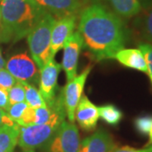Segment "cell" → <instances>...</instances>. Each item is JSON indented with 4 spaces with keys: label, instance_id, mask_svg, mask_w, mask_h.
<instances>
[{
    "label": "cell",
    "instance_id": "obj_1",
    "mask_svg": "<svg viewBox=\"0 0 152 152\" xmlns=\"http://www.w3.org/2000/svg\"><path fill=\"white\" fill-rule=\"evenodd\" d=\"M78 30L83 47L96 61L114 58L127 41L122 19L101 4H93L82 10Z\"/></svg>",
    "mask_w": 152,
    "mask_h": 152
},
{
    "label": "cell",
    "instance_id": "obj_2",
    "mask_svg": "<svg viewBox=\"0 0 152 152\" xmlns=\"http://www.w3.org/2000/svg\"><path fill=\"white\" fill-rule=\"evenodd\" d=\"M1 15L12 41L26 37L47 12L33 0H1Z\"/></svg>",
    "mask_w": 152,
    "mask_h": 152
},
{
    "label": "cell",
    "instance_id": "obj_3",
    "mask_svg": "<svg viewBox=\"0 0 152 152\" xmlns=\"http://www.w3.org/2000/svg\"><path fill=\"white\" fill-rule=\"evenodd\" d=\"M66 111L60 91L55 99V109L52 118L43 124L20 126L18 145L24 152H34L42 147L52 139L65 120Z\"/></svg>",
    "mask_w": 152,
    "mask_h": 152
},
{
    "label": "cell",
    "instance_id": "obj_4",
    "mask_svg": "<svg viewBox=\"0 0 152 152\" xmlns=\"http://www.w3.org/2000/svg\"><path fill=\"white\" fill-rule=\"evenodd\" d=\"M55 21L56 19L52 15L45 14L26 37L31 58L39 69L46 64L51 57V35Z\"/></svg>",
    "mask_w": 152,
    "mask_h": 152
},
{
    "label": "cell",
    "instance_id": "obj_5",
    "mask_svg": "<svg viewBox=\"0 0 152 152\" xmlns=\"http://www.w3.org/2000/svg\"><path fill=\"white\" fill-rule=\"evenodd\" d=\"M80 143L78 128L73 123L64 120L42 148L44 152H78Z\"/></svg>",
    "mask_w": 152,
    "mask_h": 152
},
{
    "label": "cell",
    "instance_id": "obj_6",
    "mask_svg": "<svg viewBox=\"0 0 152 152\" xmlns=\"http://www.w3.org/2000/svg\"><path fill=\"white\" fill-rule=\"evenodd\" d=\"M5 67L17 81L26 82L32 86L39 83L40 69L27 53L12 56L7 61Z\"/></svg>",
    "mask_w": 152,
    "mask_h": 152
},
{
    "label": "cell",
    "instance_id": "obj_7",
    "mask_svg": "<svg viewBox=\"0 0 152 152\" xmlns=\"http://www.w3.org/2000/svg\"><path fill=\"white\" fill-rule=\"evenodd\" d=\"M92 67L87 66L79 75H76L66 84L62 90L63 99L65 107L66 115L70 123L75 122V113L78 104L82 97V93L86 82L87 77L91 73Z\"/></svg>",
    "mask_w": 152,
    "mask_h": 152
},
{
    "label": "cell",
    "instance_id": "obj_8",
    "mask_svg": "<svg viewBox=\"0 0 152 152\" xmlns=\"http://www.w3.org/2000/svg\"><path fill=\"white\" fill-rule=\"evenodd\" d=\"M61 65L50 58L46 64L40 69L39 91L47 105L53 103L56 98V89Z\"/></svg>",
    "mask_w": 152,
    "mask_h": 152
},
{
    "label": "cell",
    "instance_id": "obj_9",
    "mask_svg": "<svg viewBox=\"0 0 152 152\" xmlns=\"http://www.w3.org/2000/svg\"><path fill=\"white\" fill-rule=\"evenodd\" d=\"M39 7L57 20L78 16L85 8L84 0H33Z\"/></svg>",
    "mask_w": 152,
    "mask_h": 152
},
{
    "label": "cell",
    "instance_id": "obj_10",
    "mask_svg": "<svg viewBox=\"0 0 152 152\" xmlns=\"http://www.w3.org/2000/svg\"><path fill=\"white\" fill-rule=\"evenodd\" d=\"M83 48V39L79 31H75L67 39L64 45L62 68L65 72L67 82L76 76L78 61Z\"/></svg>",
    "mask_w": 152,
    "mask_h": 152
},
{
    "label": "cell",
    "instance_id": "obj_11",
    "mask_svg": "<svg viewBox=\"0 0 152 152\" xmlns=\"http://www.w3.org/2000/svg\"><path fill=\"white\" fill-rule=\"evenodd\" d=\"M77 17L78 16L66 17L55 21L51 35L50 58H54L60 49L64 48L67 39L74 33L76 26Z\"/></svg>",
    "mask_w": 152,
    "mask_h": 152
},
{
    "label": "cell",
    "instance_id": "obj_12",
    "mask_svg": "<svg viewBox=\"0 0 152 152\" xmlns=\"http://www.w3.org/2000/svg\"><path fill=\"white\" fill-rule=\"evenodd\" d=\"M117 147L107 131L98 129L80 143L78 152H113Z\"/></svg>",
    "mask_w": 152,
    "mask_h": 152
},
{
    "label": "cell",
    "instance_id": "obj_13",
    "mask_svg": "<svg viewBox=\"0 0 152 152\" xmlns=\"http://www.w3.org/2000/svg\"><path fill=\"white\" fill-rule=\"evenodd\" d=\"M75 118H76L82 129L93 130L96 127L99 119L98 107L87 98L86 96H83L76 107Z\"/></svg>",
    "mask_w": 152,
    "mask_h": 152
},
{
    "label": "cell",
    "instance_id": "obj_14",
    "mask_svg": "<svg viewBox=\"0 0 152 152\" xmlns=\"http://www.w3.org/2000/svg\"><path fill=\"white\" fill-rule=\"evenodd\" d=\"M54 109L55 100L53 103L48 105V107H42L38 108H31L28 107V108L22 115L21 118L17 123V124L20 126L43 124L52 118Z\"/></svg>",
    "mask_w": 152,
    "mask_h": 152
},
{
    "label": "cell",
    "instance_id": "obj_15",
    "mask_svg": "<svg viewBox=\"0 0 152 152\" xmlns=\"http://www.w3.org/2000/svg\"><path fill=\"white\" fill-rule=\"evenodd\" d=\"M114 58L127 68L147 73L146 62L141 51L139 48L121 49L116 53Z\"/></svg>",
    "mask_w": 152,
    "mask_h": 152
},
{
    "label": "cell",
    "instance_id": "obj_16",
    "mask_svg": "<svg viewBox=\"0 0 152 152\" xmlns=\"http://www.w3.org/2000/svg\"><path fill=\"white\" fill-rule=\"evenodd\" d=\"M113 12L121 18H131L137 15L141 10L140 0H104Z\"/></svg>",
    "mask_w": 152,
    "mask_h": 152
},
{
    "label": "cell",
    "instance_id": "obj_17",
    "mask_svg": "<svg viewBox=\"0 0 152 152\" xmlns=\"http://www.w3.org/2000/svg\"><path fill=\"white\" fill-rule=\"evenodd\" d=\"M20 125L5 126L0 129V152H14L18 144Z\"/></svg>",
    "mask_w": 152,
    "mask_h": 152
},
{
    "label": "cell",
    "instance_id": "obj_18",
    "mask_svg": "<svg viewBox=\"0 0 152 152\" xmlns=\"http://www.w3.org/2000/svg\"><path fill=\"white\" fill-rule=\"evenodd\" d=\"M98 111H99V118H101L107 124L113 126L118 124L124 117L121 110L112 104L102 106L98 107Z\"/></svg>",
    "mask_w": 152,
    "mask_h": 152
},
{
    "label": "cell",
    "instance_id": "obj_19",
    "mask_svg": "<svg viewBox=\"0 0 152 152\" xmlns=\"http://www.w3.org/2000/svg\"><path fill=\"white\" fill-rule=\"evenodd\" d=\"M23 85L25 87V94H26L25 102H26L29 107L38 108L42 107H48L47 102H45L39 90H37L32 85H30L26 82H23Z\"/></svg>",
    "mask_w": 152,
    "mask_h": 152
},
{
    "label": "cell",
    "instance_id": "obj_20",
    "mask_svg": "<svg viewBox=\"0 0 152 152\" xmlns=\"http://www.w3.org/2000/svg\"><path fill=\"white\" fill-rule=\"evenodd\" d=\"M8 96L10 105L25 102L26 94H25V87L23 85V82L17 81L14 86L11 87L8 91Z\"/></svg>",
    "mask_w": 152,
    "mask_h": 152
},
{
    "label": "cell",
    "instance_id": "obj_21",
    "mask_svg": "<svg viewBox=\"0 0 152 152\" xmlns=\"http://www.w3.org/2000/svg\"><path fill=\"white\" fill-rule=\"evenodd\" d=\"M141 34L145 40L152 44V5L144 16L141 24Z\"/></svg>",
    "mask_w": 152,
    "mask_h": 152
},
{
    "label": "cell",
    "instance_id": "obj_22",
    "mask_svg": "<svg viewBox=\"0 0 152 152\" xmlns=\"http://www.w3.org/2000/svg\"><path fill=\"white\" fill-rule=\"evenodd\" d=\"M134 127L136 130L139 134L142 135H147L149 134L150 129L152 125V116L150 115H145L136 118L134 122Z\"/></svg>",
    "mask_w": 152,
    "mask_h": 152
},
{
    "label": "cell",
    "instance_id": "obj_23",
    "mask_svg": "<svg viewBox=\"0 0 152 152\" xmlns=\"http://www.w3.org/2000/svg\"><path fill=\"white\" fill-rule=\"evenodd\" d=\"M27 108L28 105L26 102H19V103L10 105L9 109L7 110V113L9 114L11 119L17 124L21 118L22 115L24 114V113Z\"/></svg>",
    "mask_w": 152,
    "mask_h": 152
},
{
    "label": "cell",
    "instance_id": "obj_24",
    "mask_svg": "<svg viewBox=\"0 0 152 152\" xmlns=\"http://www.w3.org/2000/svg\"><path fill=\"white\" fill-rule=\"evenodd\" d=\"M139 49L141 51L146 62L147 74L150 77H152V44L141 42L139 44Z\"/></svg>",
    "mask_w": 152,
    "mask_h": 152
},
{
    "label": "cell",
    "instance_id": "obj_25",
    "mask_svg": "<svg viewBox=\"0 0 152 152\" xmlns=\"http://www.w3.org/2000/svg\"><path fill=\"white\" fill-rule=\"evenodd\" d=\"M16 82L15 78L7 69H0V89L8 91L11 87H13L16 84Z\"/></svg>",
    "mask_w": 152,
    "mask_h": 152
},
{
    "label": "cell",
    "instance_id": "obj_26",
    "mask_svg": "<svg viewBox=\"0 0 152 152\" xmlns=\"http://www.w3.org/2000/svg\"><path fill=\"white\" fill-rule=\"evenodd\" d=\"M12 41L10 34L7 31L5 26L4 24L3 19H2V15H1V9H0V42H9Z\"/></svg>",
    "mask_w": 152,
    "mask_h": 152
},
{
    "label": "cell",
    "instance_id": "obj_27",
    "mask_svg": "<svg viewBox=\"0 0 152 152\" xmlns=\"http://www.w3.org/2000/svg\"><path fill=\"white\" fill-rule=\"evenodd\" d=\"M16 123H15L11 119L9 114L6 113L4 109L0 108V129L5 126H13Z\"/></svg>",
    "mask_w": 152,
    "mask_h": 152
},
{
    "label": "cell",
    "instance_id": "obj_28",
    "mask_svg": "<svg viewBox=\"0 0 152 152\" xmlns=\"http://www.w3.org/2000/svg\"><path fill=\"white\" fill-rule=\"evenodd\" d=\"M10 106L9 96H8V91L5 90L0 89V108L4 109L7 112Z\"/></svg>",
    "mask_w": 152,
    "mask_h": 152
},
{
    "label": "cell",
    "instance_id": "obj_29",
    "mask_svg": "<svg viewBox=\"0 0 152 152\" xmlns=\"http://www.w3.org/2000/svg\"><path fill=\"white\" fill-rule=\"evenodd\" d=\"M113 152H151V150L150 147L147 149H135L129 146H122L116 147Z\"/></svg>",
    "mask_w": 152,
    "mask_h": 152
},
{
    "label": "cell",
    "instance_id": "obj_30",
    "mask_svg": "<svg viewBox=\"0 0 152 152\" xmlns=\"http://www.w3.org/2000/svg\"><path fill=\"white\" fill-rule=\"evenodd\" d=\"M5 64H6L5 60H4V58H3V55H2L1 50H0V69H4Z\"/></svg>",
    "mask_w": 152,
    "mask_h": 152
},
{
    "label": "cell",
    "instance_id": "obj_31",
    "mask_svg": "<svg viewBox=\"0 0 152 152\" xmlns=\"http://www.w3.org/2000/svg\"><path fill=\"white\" fill-rule=\"evenodd\" d=\"M149 137H150V140H149V144H151L152 145V125L151 129H150V132H149Z\"/></svg>",
    "mask_w": 152,
    "mask_h": 152
},
{
    "label": "cell",
    "instance_id": "obj_32",
    "mask_svg": "<svg viewBox=\"0 0 152 152\" xmlns=\"http://www.w3.org/2000/svg\"><path fill=\"white\" fill-rule=\"evenodd\" d=\"M145 2H148V1H150V0H144Z\"/></svg>",
    "mask_w": 152,
    "mask_h": 152
},
{
    "label": "cell",
    "instance_id": "obj_33",
    "mask_svg": "<svg viewBox=\"0 0 152 152\" xmlns=\"http://www.w3.org/2000/svg\"><path fill=\"white\" fill-rule=\"evenodd\" d=\"M150 148H151V152H152V145L151 146H150Z\"/></svg>",
    "mask_w": 152,
    "mask_h": 152
},
{
    "label": "cell",
    "instance_id": "obj_34",
    "mask_svg": "<svg viewBox=\"0 0 152 152\" xmlns=\"http://www.w3.org/2000/svg\"><path fill=\"white\" fill-rule=\"evenodd\" d=\"M151 78V83H152V77H150Z\"/></svg>",
    "mask_w": 152,
    "mask_h": 152
}]
</instances>
